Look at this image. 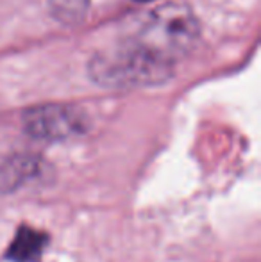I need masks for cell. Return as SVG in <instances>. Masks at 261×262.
Wrapping results in <instances>:
<instances>
[{
  "mask_svg": "<svg viewBox=\"0 0 261 262\" xmlns=\"http://www.w3.org/2000/svg\"><path fill=\"white\" fill-rule=\"evenodd\" d=\"M200 36V24L190 6L167 2L150 11L139 29L136 41L170 62L190 54Z\"/></svg>",
  "mask_w": 261,
  "mask_h": 262,
  "instance_id": "obj_2",
  "label": "cell"
},
{
  "mask_svg": "<svg viewBox=\"0 0 261 262\" xmlns=\"http://www.w3.org/2000/svg\"><path fill=\"white\" fill-rule=\"evenodd\" d=\"M174 62L150 52L132 38L95 54L88 64V73L102 88L129 90L165 84L174 77Z\"/></svg>",
  "mask_w": 261,
  "mask_h": 262,
  "instance_id": "obj_1",
  "label": "cell"
},
{
  "mask_svg": "<svg viewBox=\"0 0 261 262\" xmlns=\"http://www.w3.org/2000/svg\"><path fill=\"white\" fill-rule=\"evenodd\" d=\"M47 243H49V235L45 232L24 225L14 234L6 252V259L9 262H39Z\"/></svg>",
  "mask_w": 261,
  "mask_h": 262,
  "instance_id": "obj_5",
  "label": "cell"
},
{
  "mask_svg": "<svg viewBox=\"0 0 261 262\" xmlns=\"http://www.w3.org/2000/svg\"><path fill=\"white\" fill-rule=\"evenodd\" d=\"M24 130L42 141H65L86 130V120L79 109L66 104H43L24 113Z\"/></svg>",
  "mask_w": 261,
  "mask_h": 262,
  "instance_id": "obj_3",
  "label": "cell"
},
{
  "mask_svg": "<svg viewBox=\"0 0 261 262\" xmlns=\"http://www.w3.org/2000/svg\"><path fill=\"white\" fill-rule=\"evenodd\" d=\"M91 0H49L52 16L66 27H73L84 21Z\"/></svg>",
  "mask_w": 261,
  "mask_h": 262,
  "instance_id": "obj_6",
  "label": "cell"
},
{
  "mask_svg": "<svg viewBox=\"0 0 261 262\" xmlns=\"http://www.w3.org/2000/svg\"><path fill=\"white\" fill-rule=\"evenodd\" d=\"M45 171V162L42 157L32 154H16V156L0 162V194H9L22 186L32 182Z\"/></svg>",
  "mask_w": 261,
  "mask_h": 262,
  "instance_id": "obj_4",
  "label": "cell"
}]
</instances>
